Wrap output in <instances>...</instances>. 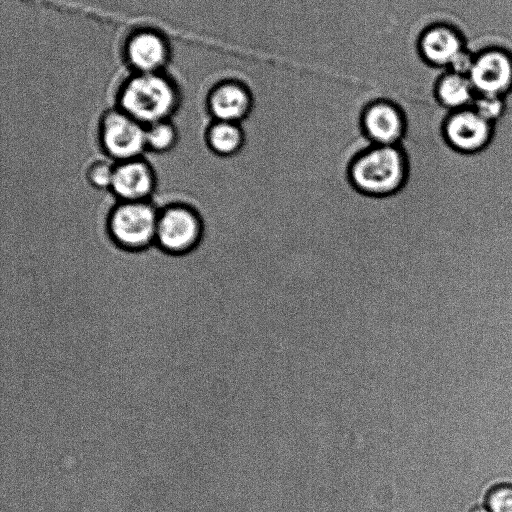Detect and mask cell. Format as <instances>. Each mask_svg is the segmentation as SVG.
<instances>
[{"label":"cell","instance_id":"obj_19","mask_svg":"<svg viewBox=\"0 0 512 512\" xmlns=\"http://www.w3.org/2000/svg\"><path fill=\"white\" fill-rule=\"evenodd\" d=\"M474 57L475 54L466 48L452 61L447 70L468 76L474 62Z\"/></svg>","mask_w":512,"mask_h":512},{"label":"cell","instance_id":"obj_12","mask_svg":"<svg viewBox=\"0 0 512 512\" xmlns=\"http://www.w3.org/2000/svg\"><path fill=\"white\" fill-rule=\"evenodd\" d=\"M125 56L135 73H158L168 63L170 48L161 33L140 29L126 41Z\"/></svg>","mask_w":512,"mask_h":512},{"label":"cell","instance_id":"obj_1","mask_svg":"<svg viewBox=\"0 0 512 512\" xmlns=\"http://www.w3.org/2000/svg\"><path fill=\"white\" fill-rule=\"evenodd\" d=\"M118 107L145 126L170 120L180 96L175 83L158 73H135L118 93Z\"/></svg>","mask_w":512,"mask_h":512},{"label":"cell","instance_id":"obj_3","mask_svg":"<svg viewBox=\"0 0 512 512\" xmlns=\"http://www.w3.org/2000/svg\"><path fill=\"white\" fill-rule=\"evenodd\" d=\"M158 214L150 200H117L105 217L107 235L122 250L143 251L155 244Z\"/></svg>","mask_w":512,"mask_h":512},{"label":"cell","instance_id":"obj_7","mask_svg":"<svg viewBox=\"0 0 512 512\" xmlns=\"http://www.w3.org/2000/svg\"><path fill=\"white\" fill-rule=\"evenodd\" d=\"M417 46L424 62L431 67L445 70L463 50L468 48L464 33L450 22H435L428 25L420 34Z\"/></svg>","mask_w":512,"mask_h":512},{"label":"cell","instance_id":"obj_8","mask_svg":"<svg viewBox=\"0 0 512 512\" xmlns=\"http://www.w3.org/2000/svg\"><path fill=\"white\" fill-rule=\"evenodd\" d=\"M253 96L248 86L234 78L216 82L208 91L205 107L213 120L241 123L251 112Z\"/></svg>","mask_w":512,"mask_h":512},{"label":"cell","instance_id":"obj_9","mask_svg":"<svg viewBox=\"0 0 512 512\" xmlns=\"http://www.w3.org/2000/svg\"><path fill=\"white\" fill-rule=\"evenodd\" d=\"M447 142L456 150L472 154L491 141L493 123L482 118L471 107L452 111L444 125Z\"/></svg>","mask_w":512,"mask_h":512},{"label":"cell","instance_id":"obj_14","mask_svg":"<svg viewBox=\"0 0 512 512\" xmlns=\"http://www.w3.org/2000/svg\"><path fill=\"white\" fill-rule=\"evenodd\" d=\"M205 140L212 152L229 157L242 148L244 132L240 123L213 120L206 129Z\"/></svg>","mask_w":512,"mask_h":512},{"label":"cell","instance_id":"obj_13","mask_svg":"<svg viewBox=\"0 0 512 512\" xmlns=\"http://www.w3.org/2000/svg\"><path fill=\"white\" fill-rule=\"evenodd\" d=\"M438 102L446 109L456 111L472 106L476 93L468 76L444 71L435 85Z\"/></svg>","mask_w":512,"mask_h":512},{"label":"cell","instance_id":"obj_15","mask_svg":"<svg viewBox=\"0 0 512 512\" xmlns=\"http://www.w3.org/2000/svg\"><path fill=\"white\" fill-rule=\"evenodd\" d=\"M179 131L170 120L156 122L146 126V152L163 154L171 151L177 144Z\"/></svg>","mask_w":512,"mask_h":512},{"label":"cell","instance_id":"obj_21","mask_svg":"<svg viewBox=\"0 0 512 512\" xmlns=\"http://www.w3.org/2000/svg\"><path fill=\"white\" fill-rule=\"evenodd\" d=\"M441 454H442V453H441ZM442 456H443V455H442ZM443 458H444V457H443ZM445 461H446V460H445ZM446 463H447V462H446ZM448 466H449V465H448ZM449 467H450V466H449ZM450 469H451V468H450ZM451 471H452V469H451ZM452 472H453V471H452ZM453 474H454V472H453ZM454 475H455V474H454ZM455 477H456V475H455ZM456 478H457V477H456ZM457 480H458V479H457ZM458 482H459V480H458ZM459 484H460V482H459ZM460 486H461V484H460ZM461 487H462V486H461ZM462 489H463V488H462ZM463 490H464V489H463ZM464 491H465V490H464ZM465 494H466V492H465ZM466 496H467V494H466ZM467 498H468V496H467ZM468 500H469V498H468ZM469 501H470V500H469ZM470 503H471V502H470ZM471 505H472V503H471ZM472 506H473V505H472ZM473 508H474V507H473Z\"/></svg>","mask_w":512,"mask_h":512},{"label":"cell","instance_id":"obj_18","mask_svg":"<svg viewBox=\"0 0 512 512\" xmlns=\"http://www.w3.org/2000/svg\"><path fill=\"white\" fill-rule=\"evenodd\" d=\"M486 506L491 512H512V486L495 487L487 496Z\"/></svg>","mask_w":512,"mask_h":512},{"label":"cell","instance_id":"obj_17","mask_svg":"<svg viewBox=\"0 0 512 512\" xmlns=\"http://www.w3.org/2000/svg\"><path fill=\"white\" fill-rule=\"evenodd\" d=\"M471 108L488 122L495 123L506 111V99L476 95Z\"/></svg>","mask_w":512,"mask_h":512},{"label":"cell","instance_id":"obj_4","mask_svg":"<svg viewBox=\"0 0 512 512\" xmlns=\"http://www.w3.org/2000/svg\"><path fill=\"white\" fill-rule=\"evenodd\" d=\"M203 232L202 218L194 208L171 203L159 209L154 245L169 255H185L197 248Z\"/></svg>","mask_w":512,"mask_h":512},{"label":"cell","instance_id":"obj_5","mask_svg":"<svg viewBox=\"0 0 512 512\" xmlns=\"http://www.w3.org/2000/svg\"><path fill=\"white\" fill-rule=\"evenodd\" d=\"M145 130V125L121 109H110L98 122L97 141L115 163L140 158L146 153Z\"/></svg>","mask_w":512,"mask_h":512},{"label":"cell","instance_id":"obj_2","mask_svg":"<svg viewBox=\"0 0 512 512\" xmlns=\"http://www.w3.org/2000/svg\"><path fill=\"white\" fill-rule=\"evenodd\" d=\"M407 174V159L399 145H371L350 166L353 185L373 197L397 193L404 186Z\"/></svg>","mask_w":512,"mask_h":512},{"label":"cell","instance_id":"obj_11","mask_svg":"<svg viewBox=\"0 0 512 512\" xmlns=\"http://www.w3.org/2000/svg\"><path fill=\"white\" fill-rule=\"evenodd\" d=\"M361 122L372 145H399L406 131L402 109L386 99L369 104L362 114Z\"/></svg>","mask_w":512,"mask_h":512},{"label":"cell","instance_id":"obj_16","mask_svg":"<svg viewBox=\"0 0 512 512\" xmlns=\"http://www.w3.org/2000/svg\"><path fill=\"white\" fill-rule=\"evenodd\" d=\"M115 162L111 159H97L90 162L84 172V178L88 186L96 191H109L113 173H114Z\"/></svg>","mask_w":512,"mask_h":512},{"label":"cell","instance_id":"obj_20","mask_svg":"<svg viewBox=\"0 0 512 512\" xmlns=\"http://www.w3.org/2000/svg\"><path fill=\"white\" fill-rule=\"evenodd\" d=\"M471 512H491L486 505H481L473 508Z\"/></svg>","mask_w":512,"mask_h":512},{"label":"cell","instance_id":"obj_10","mask_svg":"<svg viewBox=\"0 0 512 512\" xmlns=\"http://www.w3.org/2000/svg\"><path fill=\"white\" fill-rule=\"evenodd\" d=\"M155 189L156 174L144 156L115 163L109 191L116 200H150Z\"/></svg>","mask_w":512,"mask_h":512},{"label":"cell","instance_id":"obj_6","mask_svg":"<svg viewBox=\"0 0 512 512\" xmlns=\"http://www.w3.org/2000/svg\"><path fill=\"white\" fill-rule=\"evenodd\" d=\"M468 78L476 95L506 98L512 92V51L501 46L480 50Z\"/></svg>","mask_w":512,"mask_h":512}]
</instances>
